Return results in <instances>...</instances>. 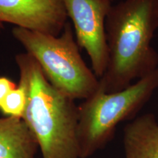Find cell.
I'll list each match as a JSON object with an SVG mask.
<instances>
[{"mask_svg":"<svg viewBox=\"0 0 158 158\" xmlns=\"http://www.w3.org/2000/svg\"><path fill=\"white\" fill-rule=\"evenodd\" d=\"M158 29L157 0H120L106 21L108 60L100 85L107 92L127 88L158 68L152 42Z\"/></svg>","mask_w":158,"mask_h":158,"instance_id":"cell-1","label":"cell"},{"mask_svg":"<svg viewBox=\"0 0 158 158\" xmlns=\"http://www.w3.org/2000/svg\"><path fill=\"white\" fill-rule=\"evenodd\" d=\"M15 61L27 86L22 119L34 136L42 158H80L78 108L74 100L50 84L31 55L18 54Z\"/></svg>","mask_w":158,"mask_h":158,"instance_id":"cell-2","label":"cell"},{"mask_svg":"<svg viewBox=\"0 0 158 158\" xmlns=\"http://www.w3.org/2000/svg\"><path fill=\"white\" fill-rule=\"evenodd\" d=\"M13 37L37 62L54 87L72 100H86L99 86V78L79 52L72 26L57 36L14 27Z\"/></svg>","mask_w":158,"mask_h":158,"instance_id":"cell-3","label":"cell"},{"mask_svg":"<svg viewBox=\"0 0 158 158\" xmlns=\"http://www.w3.org/2000/svg\"><path fill=\"white\" fill-rule=\"evenodd\" d=\"M158 89V68L121 91L107 92L100 85L78 108L79 157L89 158L106 146L122 122L135 116Z\"/></svg>","mask_w":158,"mask_h":158,"instance_id":"cell-4","label":"cell"},{"mask_svg":"<svg viewBox=\"0 0 158 158\" xmlns=\"http://www.w3.org/2000/svg\"><path fill=\"white\" fill-rule=\"evenodd\" d=\"M62 1L73 25L78 46L88 54L95 76L101 78L108 60L106 21L113 2L110 0Z\"/></svg>","mask_w":158,"mask_h":158,"instance_id":"cell-5","label":"cell"},{"mask_svg":"<svg viewBox=\"0 0 158 158\" xmlns=\"http://www.w3.org/2000/svg\"><path fill=\"white\" fill-rule=\"evenodd\" d=\"M68 18L62 0H0V28L10 23L57 36Z\"/></svg>","mask_w":158,"mask_h":158,"instance_id":"cell-6","label":"cell"},{"mask_svg":"<svg viewBox=\"0 0 158 158\" xmlns=\"http://www.w3.org/2000/svg\"><path fill=\"white\" fill-rule=\"evenodd\" d=\"M125 158H158V122L145 114L129 122L123 130Z\"/></svg>","mask_w":158,"mask_h":158,"instance_id":"cell-7","label":"cell"},{"mask_svg":"<svg viewBox=\"0 0 158 158\" xmlns=\"http://www.w3.org/2000/svg\"><path fill=\"white\" fill-rule=\"evenodd\" d=\"M37 142L21 118H0V158H35Z\"/></svg>","mask_w":158,"mask_h":158,"instance_id":"cell-8","label":"cell"},{"mask_svg":"<svg viewBox=\"0 0 158 158\" xmlns=\"http://www.w3.org/2000/svg\"><path fill=\"white\" fill-rule=\"evenodd\" d=\"M27 104V86L25 79L20 76L19 84L7 94L0 106V110L6 116L21 118Z\"/></svg>","mask_w":158,"mask_h":158,"instance_id":"cell-9","label":"cell"},{"mask_svg":"<svg viewBox=\"0 0 158 158\" xmlns=\"http://www.w3.org/2000/svg\"><path fill=\"white\" fill-rule=\"evenodd\" d=\"M15 87L16 85L10 79L5 76L0 77V106L7 94Z\"/></svg>","mask_w":158,"mask_h":158,"instance_id":"cell-10","label":"cell"},{"mask_svg":"<svg viewBox=\"0 0 158 158\" xmlns=\"http://www.w3.org/2000/svg\"><path fill=\"white\" fill-rule=\"evenodd\" d=\"M157 19H158V0H157Z\"/></svg>","mask_w":158,"mask_h":158,"instance_id":"cell-11","label":"cell"},{"mask_svg":"<svg viewBox=\"0 0 158 158\" xmlns=\"http://www.w3.org/2000/svg\"><path fill=\"white\" fill-rule=\"evenodd\" d=\"M110 1H111L112 2H114V1H120V0H110Z\"/></svg>","mask_w":158,"mask_h":158,"instance_id":"cell-12","label":"cell"}]
</instances>
